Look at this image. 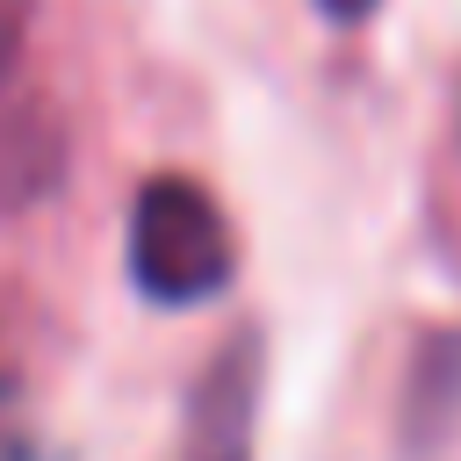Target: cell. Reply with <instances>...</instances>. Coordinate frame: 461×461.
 Returning <instances> with one entry per match:
<instances>
[{"mask_svg": "<svg viewBox=\"0 0 461 461\" xmlns=\"http://www.w3.org/2000/svg\"><path fill=\"white\" fill-rule=\"evenodd\" d=\"M238 274V238L216 194L187 173H151L130 202V281L144 303L187 310L223 295Z\"/></svg>", "mask_w": 461, "mask_h": 461, "instance_id": "cell-1", "label": "cell"}, {"mask_svg": "<svg viewBox=\"0 0 461 461\" xmlns=\"http://www.w3.org/2000/svg\"><path fill=\"white\" fill-rule=\"evenodd\" d=\"M259 382H267L259 331L223 339V346H216V360H209V367L194 375V389H187L173 461H252V432H259Z\"/></svg>", "mask_w": 461, "mask_h": 461, "instance_id": "cell-2", "label": "cell"}, {"mask_svg": "<svg viewBox=\"0 0 461 461\" xmlns=\"http://www.w3.org/2000/svg\"><path fill=\"white\" fill-rule=\"evenodd\" d=\"M58 158H65V137H58L50 108L36 94H22L14 72H0V216L36 202L58 180Z\"/></svg>", "mask_w": 461, "mask_h": 461, "instance_id": "cell-3", "label": "cell"}, {"mask_svg": "<svg viewBox=\"0 0 461 461\" xmlns=\"http://www.w3.org/2000/svg\"><path fill=\"white\" fill-rule=\"evenodd\" d=\"M461 432V331H432L403 375V447L425 461Z\"/></svg>", "mask_w": 461, "mask_h": 461, "instance_id": "cell-4", "label": "cell"}, {"mask_svg": "<svg viewBox=\"0 0 461 461\" xmlns=\"http://www.w3.org/2000/svg\"><path fill=\"white\" fill-rule=\"evenodd\" d=\"M29 14H36V0H0V72H14L22 36H29Z\"/></svg>", "mask_w": 461, "mask_h": 461, "instance_id": "cell-5", "label": "cell"}, {"mask_svg": "<svg viewBox=\"0 0 461 461\" xmlns=\"http://www.w3.org/2000/svg\"><path fill=\"white\" fill-rule=\"evenodd\" d=\"M375 7H382V0H317V14H324V22H346V29H353V22H367Z\"/></svg>", "mask_w": 461, "mask_h": 461, "instance_id": "cell-6", "label": "cell"}]
</instances>
